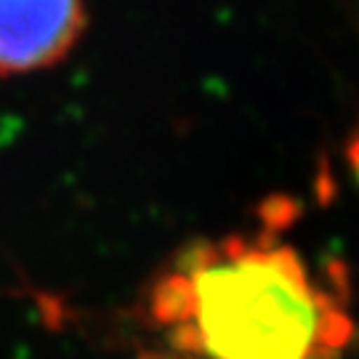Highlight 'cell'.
Segmentation results:
<instances>
[{
    "label": "cell",
    "mask_w": 359,
    "mask_h": 359,
    "mask_svg": "<svg viewBox=\"0 0 359 359\" xmlns=\"http://www.w3.org/2000/svg\"><path fill=\"white\" fill-rule=\"evenodd\" d=\"M139 359H189L184 357V354H176V351H170V348H152V351H144Z\"/></svg>",
    "instance_id": "3957f363"
},
{
    "label": "cell",
    "mask_w": 359,
    "mask_h": 359,
    "mask_svg": "<svg viewBox=\"0 0 359 359\" xmlns=\"http://www.w3.org/2000/svg\"><path fill=\"white\" fill-rule=\"evenodd\" d=\"M86 25L83 0H0V75L65 59Z\"/></svg>",
    "instance_id": "7a4b0ae2"
},
{
    "label": "cell",
    "mask_w": 359,
    "mask_h": 359,
    "mask_svg": "<svg viewBox=\"0 0 359 359\" xmlns=\"http://www.w3.org/2000/svg\"><path fill=\"white\" fill-rule=\"evenodd\" d=\"M346 274L317 271L271 213L197 240L147 287V320L189 359H341L354 335Z\"/></svg>",
    "instance_id": "6da1fadb"
}]
</instances>
